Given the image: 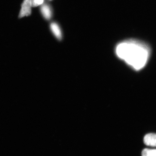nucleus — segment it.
<instances>
[{"mask_svg":"<svg viewBox=\"0 0 156 156\" xmlns=\"http://www.w3.org/2000/svg\"><path fill=\"white\" fill-rule=\"evenodd\" d=\"M41 11L45 19L49 20L52 18L53 12L52 8L50 5L47 4H43L41 7Z\"/></svg>","mask_w":156,"mask_h":156,"instance_id":"4","label":"nucleus"},{"mask_svg":"<svg viewBox=\"0 0 156 156\" xmlns=\"http://www.w3.org/2000/svg\"><path fill=\"white\" fill-rule=\"evenodd\" d=\"M144 142L148 146L156 147V134L150 133L146 134L144 138Z\"/></svg>","mask_w":156,"mask_h":156,"instance_id":"5","label":"nucleus"},{"mask_svg":"<svg viewBox=\"0 0 156 156\" xmlns=\"http://www.w3.org/2000/svg\"><path fill=\"white\" fill-rule=\"evenodd\" d=\"M50 28L52 33L58 41L62 39V34L61 28L58 23L53 22L50 24Z\"/></svg>","mask_w":156,"mask_h":156,"instance_id":"3","label":"nucleus"},{"mask_svg":"<svg viewBox=\"0 0 156 156\" xmlns=\"http://www.w3.org/2000/svg\"><path fill=\"white\" fill-rule=\"evenodd\" d=\"M115 53L118 58L133 69L139 71L147 63L150 56L151 49L144 42L130 39L119 43Z\"/></svg>","mask_w":156,"mask_h":156,"instance_id":"1","label":"nucleus"},{"mask_svg":"<svg viewBox=\"0 0 156 156\" xmlns=\"http://www.w3.org/2000/svg\"><path fill=\"white\" fill-rule=\"evenodd\" d=\"M32 0H24L19 13V18L29 16L31 13Z\"/></svg>","mask_w":156,"mask_h":156,"instance_id":"2","label":"nucleus"},{"mask_svg":"<svg viewBox=\"0 0 156 156\" xmlns=\"http://www.w3.org/2000/svg\"><path fill=\"white\" fill-rule=\"evenodd\" d=\"M44 0H32V7H36L43 5Z\"/></svg>","mask_w":156,"mask_h":156,"instance_id":"7","label":"nucleus"},{"mask_svg":"<svg viewBox=\"0 0 156 156\" xmlns=\"http://www.w3.org/2000/svg\"><path fill=\"white\" fill-rule=\"evenodd\" d=\"M142 156H156V149L145 148L142 151Z\"/></svg>","mask_w":156,"mask_h":156,"instance_id":"6","label":"nucleus"}]
</instances>
